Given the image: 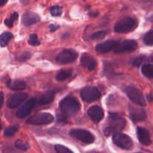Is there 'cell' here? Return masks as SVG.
<instances>
[{
  "label": "cell",
  "instance_id": "6da1fadb",
  "mask_svg": "<svg viewBox=\"0 0 153 153\" xmlns=\"http://www.w3.org/2000/svg\"><path fill=\"white\" fill-rule=\"evenodd\" d=\"M59 107L63 114L66 117L75 116L81 108V104L79 100L73 96H67L63 99L59 104Z\"/></svg>",
  "mask_w": 153,
  "mask_h": 153
},
{
  "label": "cell",
  "instance_id": "7a4b0ae2",
  "mask_svg": "<svg viewBox=\"0 0 153 153\" xmlns=\"http://www.w3.org/2000/svg\"><path fill=\"white\" fill-rule=\"evenodd\" d=\"M109 120H110V126L107 127L104 131L105 135L107 137L112 134H115L119 133L117 131L123 129L126 124V120L125 119L120 117L118 114L113 113V112L109 113Z\"/></svg>",
  "mask_w": 153,
  "mask_h": 153
},
{
  "label": "cell",
  "instance_id": "3957f363",
  "mask_svg": "<svg viewBox=\"0 0 153 153\" xmlns=\"http://www.w3.org/2000/svg\"><path fill=\"white\" fill-rule=\"evenodd\" d=\"M137 22L132 17H125L115 24L114 29L117 33H127L133 31L137 27Z\"/></svg>",
  "mask_w": 153,
  "mask_h": 153
},
{
  "label": "cell",
  "instance_id": "277c9868",
  "mask_svg": "<svg viewBox=\"0 0 153 153\" xmlns=\"http://www.w3.org/2000/svg\"><path fill=\"white\" fill-rule=\"evenodd\" d=\"M54 121V117L51 114L46 112L38 113L34 116L31 117L26 120L27 123L30 125H48Z\"/></svg>",
  "mask_w": 153,
  "mask_h": 153
},
{
  "label": "cell",
  "instance_id": "5b68a950",
  "mask_svg": "<svg viewBox=\"0 0 153 153\" xmlns=\"http://www.w3.org/2000/svg\"><path fill=\"white\" fill-rule=\"evenodd\" d=\"M125 91L128 95V98L136 105L142 106V107L146 105V100H145L144 96L140 90L134 87L128 86L126 88Z\"/></svg>",
  "mask_w": 153,
  "mask_h": 153
},
{
  "label": "cell",
  "instance_id": "8992f818",
  "mask_svg": "<svg viewBox=\"0 0 153 153\" xmlns=\"http://www.w3.org/2000/svg\"><path fill=\"white\" fill-rule=\"evenodd\" d=\"M113 141L115 145L123 149L130 150L133 148L134 143L128 135L122 133H117L113 135Z\"/></svg>",
  "mask_w": 153,
  "mask_h": 153
},
{
  "label": "cell",
  "instance_id": "52a82bcc",
  "mask_svg": "<svg viewBox=\"0 0 153 153\" xmlns=\"http://www.w3.org/2000/svg\"><path fill=\"white\" fill-rule=\"evenodd\" d=\"M70 135L71 137L78 139L83 143H88V144L94 143V140H95L94 134L85 129H81V128L72 129L70 131Z\"/></svg>",
  "mask_w": 153,
  "mask_h": 153
},
{
  "label": "cell",
  "instance_id": "ba28073f",
  "mask_svg": "<svg viewBox=\"0 0 153 153\" xmlns=\"http://www.w3.org/2000/svg\"><path fill=\"white\" fill-rule=\"evenodd\" d=\"M101 96V93L96 87H85L81 91V97L84 101L88 102H91L99 100Z\"/></svg>",
  "mask_w": 153,
  "mask_h": 153
},
{
  "label": "cell",
  "instance_id": "9c48e42d",
  "mask_svg": "<svg viewBox=\"0 0 153 153\" xmlns=\"http://www.w3.org/2000/svg\"><path fill=\"white\" fill-rule=\"evenodd\" d=\"M138 47V44L134 40H125L119 42L114 52L117 54L128 53L135 51Z\"/></svg>",
  "mask_w": 153,
  "mask_h": 153
},
{
  "label": "cell",
  "instance_id": "30bf717a",
  "mask_svg": "<svg viewBox=\"0 0 153 153\" xmlns=\"http://www.w3.org/2000/svg\"><path fill=\"white\" fill-rule=\"evenodd\" d=\"M78 53L73 49H64L56 57V61L60 64H70L77 59Z\"/></svg>",
  "mask_w": 153,
  "mask_h": 153
},
{
  "label": "cell",
  "instance_id": "8fae6325",
  "mask_svg": "<svg viewBox=\"0 0 153 153\" xmlns=\"http://www.w3.org/2000/svg\"><path fill=\"white\" fill-rule=\"evenodd\" d=\"M36 102H37V100L35 98H31L25 102L24 105H22L16 111V117L19 118V119H22V118H25V117L28 116L35 106Z\"/></svg>",
  "mask_w": 153,
  "mask_h": 153
},
{
  "label": "cell",
  "instance_id": "7c38bea8",
  "mask_svg": "<svg viewBox=\"0 0 153 153\" xmlns=\"http://www.w3.org/2000/svg\"><path fill=\"white\" fill-rule=\"evenodd\" d=\"M119 42L115 40H108L103 43H100L97 45L95 48V50L99 54H105L109 52L111 50H114L115 48L118 45Z\"/></svg>",
  "mask_w": 153,
  "mask_h": 153
},
{
  "label": "cell",
  "instance_id": "4fadbf2b",
  "mask_svg": "<svg viewBox=\"0 0 153 153\" xmlns=\"http://www.w3.org/2000/svg\"><path fill=\"white\" fill-rule=\"evenodd\" d=\"M129 113L131 120L134 123L140 122V121L144 120L146 118V114L144 109L140 107L134 106L133 105H129Z\"/></svg>",
  "mask_w": 153,
  "mask_h": 153
},
{
  "label": "cell",
  "instance_id": "5bb4252c",
  "mask_svg": "<svg viewBox=\"0 0 153 153\" xmlns=\"http://www.w3.org/2000/svg\"><path fill=\"white\" fill-rule=\"evenodd\" d=\"M28 98V94L25 93H19V94H13L7 100V105L10 108H16V107L22 104L25 100Z\"/></svg>",
  "mask_w": 153,
  "mask_h": 153
},
{
  "label": "cell",
  "instance_id": "9a60e30c",
  "mask_svg": "<svg viewBox=\"0 0 153 153\" xmlns=\"http://www.w3.org/2000/svg\"><path fill=\"white\" fill-rule=\"evenodd\" d=\"M80 61L82 67L87 69L88 71H93L97 66V62L95 58L88 53L82 54Z\"/></svg>",
  "mask_w": 153,
  "mask_h": 153
},
{
  "label": "cell",
  "instance_id": "2e32d148",
  "mask_svg": "<svg viewBox=\"0 0 153 153\" xmlns=\"http://www.w3.org/2000/svg\"><path fill=\"white\" fill-rule=\"evenodd\" d=\"M88 114L94 123H99L104 117V111L98 105L91 106L88 111Z\"/></svg>",
  "mask_w": 153,
  "mask_h": 153
},
{
  "label": "cell",
  "instance_id": "e0dca14e",
  "mask_svg": "<svg viewBox=\"0 0 153 153\" xmlns=\"http://www.w3.org/2000/svg\"><path fill=\"white\" fill-rule=\"evenodd\" d=\"M137 134L138 137L139 141L143 146H149L152 143L150 138V134L147 129L142 127H137Z\"/></svg>",
  "mask_w": 153,
  "mask_h": 153
},
{
  "label": "cell",
  "instance_id": "ac0fdd59",
  "mask_svg": "<svg viewBox=\"0 0 153 153\" xmlns=\"http://www.w3.org/2000/svg\"><path fill=\"white\" fill-rule=\"evenodd\" d=\"M40 18L38 14L34 12H26L22 15V22L23 25L28 26V25H33V24L37 23L40 22Z\"/></svg>",
  "mask_w": 153,
  "mask_h": 153
},
{
  "label": "cell",
  "instance_id": "d6986e66",
  "mask_svg": "<svg viewBox=\"0 0 153 153\" xmlns=\"http://www.w3.org/2000/svg\"><path fill=\"white\" fill-rule=\"evenodd\" d=\"M55 100V92L54 91H48V92L43 94L41 97L37 100V102L39 105H44L49 104V103L52 102L53 100Z\"/></svg>",
  "mask_w": 153,
  "mask_h": 153
},
{
  "label": "cell",
  "instance_id": "ffe728a7",
  "mask_svg": "<svg viewBox=\"0 0 153 153\" xmlns=\"http://www.w3.org/2000/svg\"><path fill=\"white\" fill-rule=\"evenodd\" d=\"M7 85L10 90L13 91H22L26 88V84L25 82L21 80H15V81H8L7 82Z\"/></svg>",
  "mask_w": 153,
  "mask_h": 153
},
{
  "label": "cell",
  "instance_id": "44dd1931",
  "mask_svg": "<svg viewBox=\"0 0 153 153\" xmlns=\"http://www.w3.org/2000/svg\"><path fill=\"white\" fill-rule=\"evenodd\" d=\"M73 70L71 69H64V70H61L56 75V80L58 82H63L70 78L72 76Z\"/></svg>",
  "mask_w": 153,
  "mask_h": 153
},
{
  "label": "cell",
  "instance_id": "7402d4cb",
  "mask_svg": "<svg viewBox=\"0 0 153 153\" xmlns=\"http://www.w3.org/2000/svg\"><path fill=\"white\" fill-rule=\"evenodd\" d=\"M13 37V34L9 31H5L1 34L0 37V45L1 47H4L8 44L9 41Z\"/></svg>",
  "mask_w": 153,
  "mask_h": 153
},
{
  "label": "cell",
  "instance_id": "603a6c76",
  "mask_svg": "<svg viewBox=\"0 0 153 153\" xmlns=\"http://www.w3.org/2000/svg\"><path fill=\"white\" fill-rule=\"evenodd\" d=\"M142 73L146 77L153 79V64H145L142 67Z\"/></svg>",
  "mask_w": 153,
  "mask_h": 153
},
{
  "label": "cell",
  "instance_id": "cb8c5ba5",
  "mask_svg": "<svg viewBox=\"0 0 153 153\" xmlns=\"http://www.w3.org/2000/svg\"><path fill=\"white\" fill-rule=\"evenodd\" d=\"M19 129V126L18 125H13L8 127L4 131V136L7 137H10L15 134V133Z\"/></svg>",
  "mask_w": 153,
  "mask_h": 153
},
{
  "label": "cell",
  "instance_id": "d4e9b609",
  "mask_svg": "<svg viewBox=\"0 0 153 153\" xmlns=\"http://www.w3.org/2000/svg\"><path fill=\"white\" fill-rule=\"evenodd\" d=\"M18 17H19V14H18V13H16V12H13V13L10 15V17L4 19V25H5L6 26L8 27V28H12L13 25V22L18 19Z\"/></svg>",
  "mask_w": 153,
  "mask_h": 153
},
{
  "label": "cell",
  "instance_id": "484cf974",
  "mask_svg": "<svg viewBox=\"0 0 153 153\" xmlns=\"http://www.w3.org/2000/svg\"><path fill=\"white\" fill-rule=\"evenodd\" d=\"M49 12L53 16H59L63 13V7L60 5H53L49 8Z\"/></svg>",
  "mask_w": 153,
  "mask_h": 153
},
{
  "label": "cell",
  "instance_id": "4316f807",
  "mask_svg": "<svg viewBox=\"0 0 153 153\" xmlns=\"http://www.w3.org/2000/svg\"><path fill=\"white\" fill-rule=\"evenodd\" d=\"M146 55H139V56L136 57L134 60L132 61L131 62V64H132L133 67H138L143 64L144 61H146Z\"/></svg>",
  "mask_w": 153,
  "mask_h": 153
},
{
  "label": "cell",
  "instance_id": "83f0119b",
  "mask_svg": "<svg viewBox=\"0 0 153 153\" xmlns=\"http://www.w3.org/2000/svg\"><path fill=\"white\" fill-rule=\"evenodd\" d=\"M15 146H16V149L22 151H27L30 147L29 144L28 143H24L20 140H17L15 142Z\"/></svg>",
  "mask_w": 153,
  "mask_h": 153
},
{
  "label": "cell",
  "instance_id": "f1b7e54d",
  "mask_svg": "<svg viewBox=\"0 0 153 153\" xmlns=\"http://www.w3.org/2000/svg\"><path fill=\"white\" fill-rule=\"evenodd\" d=\"M143 42L146 45L148 46H152L153 45V30L149 31V32L145 34L143 37Z\"/></svg>",
  "mask_w": 153,
  "mask_h": 153
},
{
  "label": "cell",
  "instance_id": "f546056e",
  "mask_svg": "<svg viewBox=\"0 0 153 153\" xmlns=\"http://www.w3.org/2000/svg\"><path fill=\"white\" fill-rule=\"evenodd\" d=\"M28 44L33 46H37L40 45V41L39 40L37 35L36 34H32L29 36V39L28 41Z\"/></svg>",
  "mask_w": 153,
  "mask_h": 153
},
{
  "label": "cell",
  "instance_id": "4dcf8cb0",
  "mask_svg": "<svg viewBox=\"0 0 153 153\" xmlns=\"http://www.w3.org/2000/svg\"><path fill=\"white\" fill-rule=\"evenodd\" d=\"M107 35V31H99L97 32L94 33L91 35L92 40H102Z\"/></svg>",
  "mask_w": 153,
  "mask_h": 153
},
{
  "label": "cell",
  "instance_id": "1f68e13d",
  "mask_svg": "<svg viewBox=\"0 0 153 153\" xmlns=\"http://www.w3.org/2000/svg\"><path fill=\"white\" fill-rule=\"evenodd\" d=\"M55 149L57 153H73V152H72L69 148L60 144L55 145Z\"/></svg>",
  "mask_w": 153,
  "mask_h": 153
},
{
  "label": "cell",
  "instance_id": "d6a6232c",
  "mask_svg": "<svg viewBox=\"0 0 153 153\" xmlns=\"http://www.w3.org/2000/svg\"><path fill=\"white\" fill-rule=\"evenodd\" d=\"M30 57H31V54H30V52H24L23 54H22V55L19 57V61H27V60H28Z\"/></svg>",
  "mask_w": 153,
  "mask_h": 153
},
{
  "label": "cell",
  "instance_id": "836d02e7",
  "mask_svg": "<svg viewBox=\"0 0 153 153\" xmlns=\"http://www.w3.org/2000/svg\"><path fill=\"white\" fill-rule=\"evenodd\" d=\"M59 27L60 26L58 25H54V24H50V25H49V30H50L51 32L57 31V30L59 28Z\"/></svg>",
  "mask_w": 153,
  "mask_h": 153
},
{
  "label": "cell",
  "instance_id": "e575fe53",
  "mask_svg": "<svg viewBox=\"0 0 153 153\" xmlns=\"http://www.w3.org/2000/svg\"><path fill=\"white\" fill-rule=\"evenodd\" d=\"M99 15V13H89V16L91 17H96Z\"/></svg>",
  "mask_w": 153,
  "mask_h": 153
},
{
  "label": "cell",
  "instance_id": "d590c367",
  "mask_svg": "<svg viewBox=\"0 0 153 153\" xmlns=\"http://www.w3.org/2000/svg\"><path fill=\"white\" fill-rule=\"evenodd\" d=\"M4 95H3V93L1 92V107H2L3 102H4Z\"/></svg>",
  "mask_w": 153,
  "mask_h": 153
},
{
  "label": "cell",
  "instance_id": "8d00e7d4",
  "mask_svg": "<svg viewBox=\"0 0 153 153\" xmlns=\"http://www.w3.org/2000/svg\"><path fill=\"white\" fill-rule=\"evenodd\" d=\"M147 99H148V100H149V101H150V102H152L153 101V96L152 95V94H150V95H148L147 96Z\"/></svg>",
  "mask_w": 153,
  "mask_h": 153
},
{
  "label": "cell",
  "instance_id": "74e56055",
  "mask_svg": "<svg viewBox=\"0 0 153 153\" xmlns=\"http://www.w3.org/2000/svg\"><path fill=\"white\" fill-rule=\"evenodd\" d=\"M7 2V0H1V7H3Z\"/></svg>",
  "mask_w": 153,
  "mask_h": 153
},
{
  "label": "cell",
  "instance_id": "f35d334b",
  "mask_svg": "<svg viewBox=\"0 0 153 153\" xmlns=\"http://www.w3.org/2000/svg\"><path fill=\"white\" fill-rule=\"evenodd\" d=\"M148 19H149V21H150V22H153V14H152L150 16H149V18H148Z\"/></svg>",
  "mask_w": 153,
  "mask_h": 153
},
{
  "label": "cell",
  "instance_id": "ab89813d",
  "mask_svg": "<svg viewBox=\"0 0 153 153\" xmlns=\"http://www.w3.org/2000/svg\"><path fill=\"white\" fill-rule=\"evenodd\" d=\"M152 60L153 61V54L152 55Z\"/></svg>",
  "mask_w": 153,
  "mask_h": 153
},
{
  "label": "cell",
  "instance_id": "60d3db41",
  "mask_svg": "<svg viewBox=\"0 0 153 153\" xmlns=\"http://www.w3.org/2000/svg\"><path fill=\"white\" fill-rule=\"evenodd\" d=\"M137 153H141V152H137Z\"/></svg>",
  "mask_w": 153,
  "mask_h": 153
},
{
  "label": "cell",
  "instance_id": "b9f144b4",
  "mask_svg": "<svg viewBox=\"0 0 153 153\" xmlns=\"http://www.w3.org/2000/svg\"></svg>",
  "mask_w": 153,
  "mask_h": 153
}]
</instances>
